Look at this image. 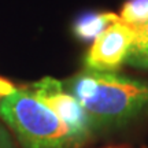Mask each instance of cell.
I'll return each mask as SVG.
<instances>
[{
  "label": "cell",
  "mask_w": 148,
  "mask_h": 148,
  "mask_svg": "<svg viewBox=\"0 0 148 148\" xmlns=\"http://www.w3.org/2000/svg\"><path fill=\"white\" fill-rule=\"evenodd\" d=\"M133 41L126 56V63L148 70V21L140 25H132Z\"/></svg>",
  "instance_id": "8992f818"
},
{
  "label": "cell",
  "mask_w": 148,
  "mask_h": 148,
  "mask_svg": "<svg viewBox=\"0 0 148 148\" xmlns=\"http://www.w3.org/2000/svg\"><path fill=\"white\" fill-rule=\"evenodd\" d=\"M27 88L69 127L81 143L84 144L89 138L92 132L89 119L75 97L66 90L63 82L52 77H44L37 82L27 85Z\"/></svg>",
  "instance_id": "3957f363"
},
{
  "label": "cell",
  "mask_w": 148,
  "mask_h": 148,
  "mask_svg": "<svg viewBox=\"0 0 148 148\" xmlns=\"http://www.w3.org/2000/svg\"><path fill=\"white\" fill-rule=\"evenodd\" d=\"M63 86L84 108L92 129L118 126L148 110V81L115 71L85 69Z\"/></svg>",
  "instance_id": "6da1fadb"
},
{
  "label": "cell",
  "mask_w": 148,
  "mask_h": 148,
  "mask_svg": "<svg viewBox=\"0 0 148 148\" xmlns=\"http://www.w3.org/2000/svg\"><path fill=\"white\" fill-rule=\"evenodd\" d=\"M119 18L127 25H140L147 22L148 0H127L122 5Z\"/></svg>",
  "instance_id": "52a82bcc"
},
{
  "label": "cell",
  "mask_w": 148,
  "mask_h": 148,
  "mask_svg": "<svg viewBox=\"0 0 148 148\" xmlns=\"http://www.w3.org/2000/svg\"><path fill=\"white\" fill-rule=\"evenodd\" d=\"M0 148H14L12 140H11L8 132L4 129V126L0 123Z\"/></svg>",
  "instance_id": "ba28073f"
},
{
  "label": "cell",
  "mask_w": 148,
  "mask_h": 148,
  "mask_svg": "<svg viewBox=\"0 0 148 148\" xmlns=\"http://www.w3.org/2000/svg\"><path fill=\"white\" fill-rule=\"evenodd\" d=\"M119 19L114 12H85L74 22V33L82 41H93L108 25Z\"/></svg>",
  "instance_id": "5b68a950"
},
{
  "label": "cell",
  "mask_w": 148,
  "mask_h": 148,
  "mask_svg": "<svg viewBox=\"0 0 148 148\" xmlns=\"http://www.w3.org/2000/svg\"><path fill=\"white\" fill-rule=\"evenodd\" d=\"M133 41V27L119 18L92 41L85 56V69L96 71H114L126 62Z\"/></svg>",
  "instance_id": "277c9868"
},
{
  "label": "cell",
  "mask_w": 148,
  "mask_h": 148,
  "mask_svg": "<svg viewBox=\"0 0 148 148\" xmlns=\"http://www.w3.org/2000/svg\"><path fill=\"white\" fill-rule=\"evenodd\" d=\"M14 89H15V86L12 84H10L8 81H5V79H3V78H0V96H1V97H4L5 95L11 93Z\"/></svg>",
  "instance_id": "9c48e42d"
},
{
  "label": "cell",
  "mask_w": 148,
  "mask_h": 148,
  "mask_svg": "<svg viewBox=\"0 0 148 148\" xmlns=\"http://www.w3.org/2000/svg\"><path fill=\"white\" fill-rule=\"evenodd\" d=\"M0 99H1V96H0Z\"/></svg>",
  "instance_id": "30bf717a"
},
{
  "label": "cell",
  "mask_w": 148,
  "mask_h": 148,
  "mask_svg": "<svg viewBox=\"0 0 148 148\" xmlns=\"http://www.w3.org/2000/svg\"><path fill=\"white\" fill-rule=\"evenodd\" d=\"M0 118L23 148H78L82 143L27 86L0 99Z\"/></svg>",
  "instance_id": "7a4b0ae2"
}]
</instances>
